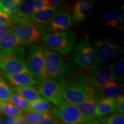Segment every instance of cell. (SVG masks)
<instances>
[{
	"label": "cell",
	"instance_id": "obj_10",
	"mask_svg": "<svg viewBox=\"0 0 124 124\" xmlns=\"http://www.w3.org/2000/svg\"><path fill=\"white\" fill-rule=\"evenodd\" d=\"M36 87L40 95L56 106L64 101L63 87L58 82L47 79L39 82Z\"/></svg>",
	"mask_w": 124,
	"mask_h": 124
},
{
	"label": "cell",
	"instance_id": "obj_28",
	"mask_svg": "<svg viewBox=\"0 0 124 124\" xmlns=\"http://www.w3.org/2000/svg\"><path fill=\"white\" fill-rule=\"evenodd\" d=\"M9 102L23 111H29V103L16 93L12 92Z\"/></svg>",
	"mask_w": 124,
	"mask_h": 124
},
{
	"label": "cell",
	"instance_id": "obj_26",
	"mask_svg": "<svg viewBox=\"0 0 124 124\" xmlns=\"http://www.w3.org/2000/svg\"><path fill=\"white\" fill-rule=\"evenodd\" d=\"M2 114L7 117L17 118L22 116L24 113L22 110L20 109L9 102H4L0 101Z\"/></svg>",
	"mask_w": 124,
	"mask_h": 124
},
{
	"label": "cell",
	"instance_id": "obj_33",
	"mask_svg": "<svg viewBox=\"0 0 124 124\" xmlns=\"http://www.w3.org/2000/svg\"><path fill=\"white\" fill-rule=\"evenodd\" d=\"M33 4L35 12L48 8L46 0H33Z\"/></svg>",
	"mask_w": 124,
	"mask_h": 124
},
{
	"label": "cell",
	"instance_id": "obj_5",
	"mask_svg": "<svg viewBox=\"0 0 124 124\" xmlns=\"http://www.w3.org/2000/svg\"><path fill=\"white\" fill-rule=\"evenodd\" d=\"M70 58L79 67L85 70H92L100 64L92 44L86 39L75 45Z\"/></svg>",
	"mask_w": 124,
	"mask_h": 124
},
{
	"label": "cell",
	"instance_id": "obj_19",
	"mask_svg": "<svg viewBox=\"0 0 124 124\" xmlns=\"http://www.w3.org/2000/svg\"><path fill=\"white\" fill-rule=\"evenodd\" d=\"M119 11L116 9H110L103 12L100 18V22L107 27L119 29L124 33V29L120 27L118 23Z\"/></svg>",
	"mask_w": 124,
	"mask_h": 124
},
{
	"label": "cell",
	"instance_id": "obj_25",
	"mask_svg": "<svg viewBox=\"0 0 124 124\" xmlns=\"http://www.w3.org/2000/svg\"><path fill=\"white\" fill-rule=\"evenodd\" d=\"M21 2L20 0H0V12L11 16L16 13Z\"/></svg>",
	"mask_w": 124,
	"mask_h": 124
},
{
	"label": "cell",
	"instance_id": "obj_17",
	"mask_svg": "<svg viewBox=\"0 0 124 124\" xmlns=\"http://www.w3.org/2000/svg\"><path fill=\"white\" fill-rule=\"evenodd\" d=\"M11 89L14 92L21 96L29 103L43 98L38 92L36 86H12Z\"/></svg>",
	"mask_w": 124,
	"mask_h": 124
},
{
	"label": "cell",
	"instance_id": "obj_4",
	"mask_svg": "<svg viewBox=\"0 0 124 124\" xmlns=\"http://www.w3.org/2000/svg\"><path fill=\"white\" fill-rule=\"evenodd\" d=\"M77 35L74 31L48 33L42 32L41 41L49 49L60 55H66L71 52L76 44Z\"/></svg>",
	"mask_w": 124,
	"mask_h": 124
},
{
	"label": "cell",
	"instance_id": "obj_40",
	"mask_svg": "<svg viewBox=\"0 0 124 124\" xmlns=\"http://www.w3.org/2000/svg\"><path fill=\"white\" fill-rule=\"evenodd\" d=\"M101 124L100 120H93L91 121H90L86 122H84V123H82V124Z\"/></svg>",
	"mask_w": 124,
	"mask_h": 124
},
{
	"label": "cell",
	"instance_id": "obj_9",
	"mask_svg": "<svg viewBox=\"0 0 124 124\" xmlns=\"http://www.w3.org/2000/svg\"><path fill=\"white\" fill-rule=\"evenodd\" d=\"M52 114L63 122L62 124H79L86 122L76 105L66 101H63L54 108Z\"/></svg>",
	"mask_w": 124,
	"mask_h": 124
},
{
	"label": "cell",
	"instance_id": "obj_35",
	"mask_svg": "<svg viewBox=\"0 0 124 124\" xmlns=\"http://www.w3.org/2000/svg\"><path fill=\"white\" fill-rule=\"evenodd\" d=\"M12 26V25H0V41L8 32L11 31Z\"/></svg>",
	"mask_w": 124,
	"mask_h": 124
},
{
	"label": "cell",
	"instance_id": "obj_13",
	"mask_svg": "<svg viewBox=\"0 0 124 124\" xmlns=\"http://www.w3.org/2000/svg\"><path fill=\"white\" fill-rule=\"evenodd\" d=\"M94 4V2L91 0H79L76 1L71 9L72 23L75 25H79L83 22L91 13Z\"/></svg>",
	"mask_w": 124,
	"mask_h": 124
},
{
	"label": "cell",
	"instance_id": "obj_7",
	"mask_svg": "<svg viewBox=\"0 0 124 124\" xmlns=\"http://www.w3.org/2000/svg\"><path fill=\"white\" fill-rule=\"evenodd\" d=\"M11 32L17 38L20 46H27L36 43L41 44V33L44 31L31 23H23L13 24Z\"/></svg>",
	"mask_w": 124,
	"mask_h": 124
},
{
	"label": "cell",
	"instance_id": "obj_22",
	"mask_svg": "<svg viewBox=\"0 0 124 124\" xmlns=\"http://www.w3.org/2000/svg\"><path fill=\"white\" fill-rule=\"evenodd\" d=\"M21 116L29 124H39L43 121L54 118L52 114L36 112L31 110L24 112Z\"/></svg>",
	"mask_w": 124,
	"mask_h": 124
},
{
	"label": "cell",
	"instance_id": "obj_18",
	"mask_svg": "<svg viewBox=\"0 0 124 124\" xmlns=\"http://www.w3.org/2000/svg\"><path fill=\"white\" fill-rule=\"evenodd\" d=\"M97 102L94 100H88L76 105L86 122L95 120L98 117L97 115Z\"/></svg>",
	"mask_w": 124,
	"mask_h": 124
},
{
	"label": "cell",
	"instance_id": "obj_27",
	"mask_svg": "<svg viewBox=\"0 0 124 124\" xmlns=\"http://www.w3.org/2000/svg\"><path fill=\"white\" fill-rule=\"evenodd\" d=\"M20 46L18 39L11 31L8 32L0 41V51Z\"/></svg>",
	"mask_w": 124,
	"mask_h": 124
},
{
	"label": "cell",
	"instance_id": "obj_6",
	"mask_svg": "<svg viewBox=\"0 0 124 124\" xmlns=\"http://www.w3.org/2000/svg\"><path fill=\"white\" fill-rule=\"evenodd\" d=\"M25 59L28 69L38 83L49 79L46 73L43 49L39 46L33 44L29 46Z\"/></svg>",
	"mask_w": 124,
	"mask_h": 124
},
{
	"label": "cell",
	"instance_id": "obj_29",
	"mask_svg": "<svg viewBox=\"0 0 124 124\" xmlns=\"http://www.w3.org/2000/svg\"><path fill=\"white\" fill-rule=\"evenodd\" d=\"M12 92L11 89L8 85L7 82L1 76L0 72V101L9 102Z\"/></svg>",
	"mask_w": 124,
	"mask_h": 124
},
{
	"label": "cell",
	"instance_id": "obj_39",
	"mask_svg": "<svg viewBox=\"0 0 124 124\" xmlns=\"http://www.w3.org/2000/svg\"><path fill=\"white\" fill-rule=\"evenodd\" d=\"M14 124H29L28 122L26 121L23 118L22 116H20V117H17L16 120Z\"/></svg>",
	"mask_w": 124,
	"mask_h": 124
},
{
	"label": "cell",
	"instance_id": "obj_24",
	"mask_svg": "<svg viewBox=\"0 0 124 124\" xmlns=\"http://www.w3.org/2000/svg\"><path fill=\"white\" fill-rule=\"evenodd\" d=\"M53 105L50 102L43 98L29 103V110L36 112L52 114L54 110Z\"/></svg>",
	"mask_w": 124,
	"mask_h": 124
},
{
	"label": "cell",
	"instance_id": "obj_32",
	"mask_svg": "<svg viewBox=\"0 0 124 124\" xmlns=\"http://www.w3.org/2000/svg\"><path fill=\"white\" fill-rule=\"evenodd\" d=\"M116 111L120 113H124V96L122 95L116 99Z\"/></svg>",
	"mask_w": 124,
	"mask_h": 124
},
{
	"label": "cell",
	"instance_id": "obj_2",
	"mask_svg": "<svg viewBox=\"0 0 124 124\" xmlns=\"http://www.w3.org/2000/svg\"><path fill=\"white\" fill-rule=\"evenodd\" d=\"M44 55L46 73L50 79L62 84L77 71L75 65L67 61L43 44H40Z\"/></svg>",
	"mask_w": 124,
	"mask_h": 124
},
{
	"label": "cell",
	"instance_id": "obj_36",
	"mask_svg": "<svg viewBox=\"0 0 124 124\" xmlns=\"http://www.w3.org/2000/svg\"><path fill=\"white\" fill-rule=\"evenodd\" d=\"M17 118L10 117H1L0 116V124H14Z\"/></svg>",
	"mask_w": 124,
	"mask_h": 124
},
{
	"label": "cell",
	"instance_id": "obj_37",
	"mask_svg": "<svg viewBox=\"0 0 124 124\" xmlns=\"http://www.w3.org/2000/svg\"><path fill=\"white\" fill-rule=\"evenodd\" d=\"M124 5H122V7L121 8V10L120 14L119 15V18H118V23L120 25V27L122 29H124Z\"/></svg>",
	"mask_w": 124,
	"mask_h": 124
},
{
	"label": "cell",
	"instance_id": "obj_14",
	"mask_svg": "<svg viewBox=\"0 0 124 124\" xmlns=\"http://www.w3.org/2000/svg\"><path fill=\"white\" fill-rule=\"evenodd\" d=\"M34 12L33 0H24L21 1L16 13L10 16V19L13 24L31 23L29 19Z\"/></svg>",
	"mask_w": 124,
	"mask_h": 124
},
{
	"label": "cell",
	"instance_id": "obj_1",
	"mask_svg": "<svg viewBox=\"0 0 124 124\" xmlns=\"http://www.w3.org/2000/svg\"><path fill=\"white\" fill-rule=\"evenodd\" d=\"M64 101L77 105L88 100L98 102L102 98L100 93L91 85L87 74L77 71L62 83Z\"/></svg>",
	"mask_w": 124,
	"mask_h": 124
},
{
	"label": "cell",
	"instance_id": "obj_38",
	"mask_svg": "<svg viewBox=\"0 0 124 124\" xmlns=\"http://www.w3.org/2000/svg\"><path fill=\"white\" fill-rule=\"evenodd\" d=\"M39 124H62L60 122L58 121V120H56L55 118H52L48 119L43 121L41 122H40Z\"/></svg>",
	"mask_w": 124,
	"mask_h": 124
},
{
	"label": "cell",
	"instance_id": "obj_30",
	"mask_svg": "<svg viewBox=\"0 0 124 124\" xmlns=\"http://www.w3.org/2000/svg\"><path fill=\"white\" fill-rule=\"evenodd\" d=\"M99 120L101 124H124V115L117 113Z\"/></svg>",
	"mask_w": 124,
	"mask_h": 124
},
{
	"label": "cell",
	"instance_id": "obj_31",
	"mask_svg": "<svg viewBox=\"0 0 124 124\" xmlns=\"http://www.w3.org/2000/svg\"><path fill=\"white\" fill-rule=\"evenodd\" d=\"M46 1L48 7L51 8L56 11H64V9H67V2L66 1L61 0H46Z\"/></svg>",
	"mask_w": 124,
	"mask_h": 124
},
{
	"label": "cell",
	"instance_id": "obj_11",
	"mask_svg": "<svg viewBox=\"0 0 124 124\" xmlns=\"http://www.w3.org/2000/svg\"><path fill=\"white\" fill-rule=\"evenodd\" d=\"M87 77L91 85L98 91L110 82L115 81L108 67L106 66H98L89 71Z\"/></svg>",
	"mask_w": 124,
	"mask_h": 124
},
{
	"label": "cell",
	"instance_id": "obj_23",
	"mask_svg": "<svg viewBox=\"0 0 124 124\" xmlns=\"http://www.w3.org/2000/svg\"><path fill=\"white\" fill-rule=\"evenodd\" d=\"M108 69L115 81L121 85L124 78V59L123 57L110 64Z\"/></svg>",
	"mask_w": 124,
	"mask_h": 124
},
{
	"label": "cell",
	"instance_id": "obj_21",
	"mask_svg": "<svg viewBox=\"0 0 124 124\" xmlns=\"http://www.w3.org/2000/svg\"><path fill=\"white\" fill-rule=\"evenodd\" d=\"M101 97L109 98L116 99L120 96L123 95V90L121 85L116 81H112L102 87L98 91Z\"/></svg>",
	"mask_w": 124,
	"mask_h": 124
},
{
	"label": "cell",
	"instance_id": "obj_8",
	"mask_svg": "<svg viewBox=\"0 0 124 124\" xmlns=\"http://www.w3.org/2000/svg\"><path fill=\"white\" fill-rule=\"evenodd\" d=\"M91 44L100 62L105 63L117 58L122 53L121 48L112 40L107 38L91 40Z\"/></svg>",
	"mask_w": 124,
	"mask_h": 124
},
{
	"label": "cell",
	"instance_id": "obj_16",
	"mask_svg": "<svg viewBox=\"0 0 124 124\" xmlns=\"http://www.w3.org/2000/svg\"><path fill=\"white\" fill-rule=\"evenodd\" d=\"M2 73L13 86H30L38 85V82L29 74L26 73L11 74L4 72H2Z\"/></svg>",
	"mask_w": 124,
	"mask_h": 124
},
{
	"label": "cell",
	"instance_id": "obj_34",
	"mask_svg": "<svg viewBox=\"0 0 124 124\" xmlns=\"http://www.w3.org/2000/svg\"><path fill=\"white\" fill-rule=\"evenodd\" d=\"M13 25V24L12 22L10 16L0 12V25Z\"/></svg>",
	"mask_w": 124,
	"mask_h": 124
},
{
	"label": "cell",
	"instance_id": "obj_3",
	"mask_svg": "<svg viewBox=\"0 0 124 124\" xmlns=\"http://www.w3.org/2000/svg\"><path fill=\"white\" fill-rule=\"evenodd\" d=\"M0 69L6 73L31 75L26 64L25 51L19 46L0 51Z\"/></svg>",
	"mask_w": 124,
	"mask_h": 124
},
{
	"label": "cell",
	"instance_id": "obj_20",
	"mask_svg": "<svg viewBox=\"0 0 124 124\" xmlns=\"http://www.w3.org/2000/svg\"><path fill=\"white\" fill-rule=\"evenodd\" d=\"M116 112V99L102 98L97 102V117H105Z\"/></svg>",
	"mask_w": 124,
	"mask_h": 124
},
{
	"label": "cell",
	"instance_id": "obj_41",
	"mask_svg": "<svg viewBox=\"0 0 124 124\" xmlns=\"http://www.w3.org/2000/svg\"><path fill=\"white\" fill-rule=\"evenodd\" d=\"M2 114V111H1V105H0V116Z\"/></svg>",
	"mask_w": 124,
	"mask_h": 124
},
{
	"label": "cell",
	"instance_id": "obj_15",
	"mask_svg": "<svg viewBox=\"0 0 124 124\" xmlns=\"http://www.w3.org/2000/svg\"><path fill=\"white\" fill-rule=\"evenodd\" d=\"M56 13V10L51 8H46L35 11L31 16L29 21L44 31V29L48 25Z\"/></svg>",
	"mask_w": 124,
	"mask_h": 124
},
{
	"label": "cell",
	"instance_id": "obj_12",
	"mask_svg": "<svg viewBox=\"0 0 124 124\" xmlns=\"http://www.w3.org/2000/svg\"><path fill=\"white\" fill-rule=\"evenodd\" d=\"M71 15L69 12L57 11L54 17L46 27L48 33L65 32L72 26Z\"/></svg>",
	"mask_w": 124,
	"mask_h": 124
}]
</instances>
